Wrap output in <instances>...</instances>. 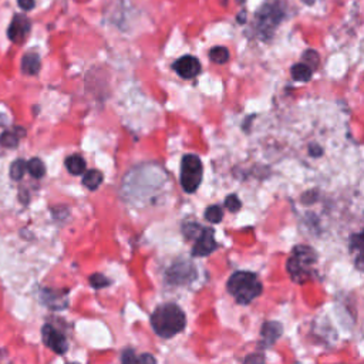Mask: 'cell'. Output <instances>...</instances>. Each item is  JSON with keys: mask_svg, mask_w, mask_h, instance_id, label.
Returning <instances> with one entry per match:
<instances>
[{"mask_svg": "<svg viewBox=\"0 0 364 364\" xmlns=\"http://www.w3.org/2000/svg\"><path fill=\"white\" fill-rule=\"evenodd\" d=\"M317 260L316 252L310 246L299 245L293 249V253L287 260V272L293 282L305 283L306 280H310L313 275L316 273L313 266Z\"/></svg>", "mask_w": 364, "mask_h": 364, "instance_id": "obj_3", "label": "cell"}, {"mask_svg": "<svg viewBox=\"0 0 364 364\" xmlns=\"http://www.w3.org/2000/svg\"><path fill=\"white\" fill-rule=\"evenodd\" d=\"M309 154H310L311 157H322V154H323V148L322 147H319L317 144H310V147H309Z\"/></svg>", "mask_w": 364, "mask_h": 364, "instance_id": "obj_30", "label": "cell"}, {"mask_svg": "<svg viewBox=\"0 0 364 364\" xmlns=\"http://www.w3.org/2000/svg\"><path fill=\"white\" fill-rule=\"evenodd\" d=\"M350 243L353 251H359L360 255L364 253V230L360 232V233H357V235H353Z\"/></svg>", "mask_w": 364, "mask_h": 364, "instance_id": "obj_25", "label": "cell"}, {"mask_svg": "<svg viewBox=\"0 0 364 364\" xmlns=\"http://www.w3.org/2000/svg\"><path fill=\"white\" fill-rule=\"evenodd\" d=\"M27 169V162L23 160H16L10 167V176L13 181H20Z\"/></svg>", "mask_w": 364, "mask_h": 364, "instance_id": "obj_19", "label": "cell"}, {"mask_svg": "<svg viewBox=\"0 0 364 364\" xmlns=\"http://www.w3.org/2000/svg\"><path fill=\"white\" fill-rule=\"evenodd\" d=\"M28 28H30V22L27 20L26 16H22V14L16 16L10 27H9V31H7L9 39L14 43L22 41L27 34Z\"/></svg>", "mask_w": 364, "mask_h": 364, "instance_id": "obj_10", "label": "cell"}, {"mask_svg": "<svg viewBox=\"0 0 364 364\" xmlns=\"http://www.w3.org/2000/svg\"><path fill=\"white\" fill-rule=\"evenodd\" d=\"M90 283L94 289H103V287H107L110 284V280L103 273H94V275L90 276Z\"/></svg>", "mask_w": 364, "mask_h": 364, "instance_id": "obj_24", "label": "cell"}, {"mask_svg": "<svg viewBox=\"0 0 364 364\" xmlns=\"http://www.w3.org/2000/svg\"><path fill=\"white\" fill-rule=\"evenodd\" d=\"M290 73H292L293 80L309 81L311 79V73H313V70H311L308 64H305V63H297V64H295V66L292 67Z\"/></svg>", "mask_w": 364, "mask_h": 364, "instance_id": "obj_16", "label": "cell"}, {"mask_svg": "<svg viewBox=\"0 0 364 364\" xmlns=\"http://www.w3.org/2000/svg\"><path fill=\"white\" fill-rule=\"evenodd\" d=\"M66 167L68 172L73 175H83L85 172V161L81 155H71L66 160Z\"/></svg>", "mask_w": 364, "mask_h": 364, "instance_id": "obj_14", "label": "cell"}, {"mask_svg": "<svg viewBox=\"0 0 364 364\" xmlns=\"http://www.w3.org/2000/svg\"><path fill=\"white\" fill-rule=\"evenodd\" d=\"M243 364H265V357L262 354H251L245 359Z\"/></svg>", "mask_w": 364, "mask_h": 364, "instance_id": "obj_28", "label": "cell"}, {"mask_svg": "<svg viewBox=\"0 0 364 364\" xmlns=\"http://www.w3.org/2000/svg\"><path fill=\"white\" fill-rule=\"evenodd\" d=\"M195 269L189 263H175L167 272V282L169 284H187L195 279Z\"/></svg>", "mask_w": 364, "mask_h": 364, "instance_id": "obj_6", "label": "cell"}, {"mask_svg": "<svg viewBox=\"0 0 364 364\" xmlns=\"http://www.w3.org/2000/svg\"><path fill=\"white\" fill-rule=\"evenodd\" d=\"M222 218H224V211L218 205H212L205 211V219L211 224H219Z\"/></svg>", "mask_w": 364, "mask_h": 364, "instance_id": "obj_20", "label": "cell"}, {"mask_svg": "<svg viewBox=\"0 0 364 364\" xmlns=\"http://www.w3.org/2000/svg\"><path fill=\"white\" fill-rule=\"evenodd\" d=\"M319 61H320V57H319L317 52H314V50H306L303 53V63L308 64L311 70L319 66Z\"/></svg>", "mask_w": 364, "mask_h": 364, "instance_id": "obj_23", "label": "cell"}, {"mask_svg": "<svg viewBox=\"0 0 364 364\" xmlns=\"http://www.w3.org/2000/svg\"><path fill=\"white\" fill-rule=\"evenodd\" d=\"M138 364H157V360H155L154 356L145 353V354H142V356L138 357Z\"/></svg>", "mask_w": 364, "mask_h": 364, "instance_id": "obj_29", "label": "cell"}, {"mask_svg": "<svg viewBox=\"0 0 364 364\" xmlns=\"http://www.w3.org/2000/svg\"><path fill=\"white\" fill-rule=\"evenodd\" d=\"M103 179H104L103 174L98 169H90L83 176V184H84L85 188H88L90 191H95L103 184Z\"/></svg>", "mask_w": 364, "mask_h": 364, "instance_id": "obj_15", "label": "cell"}, {"mask_svg": "<svg viewBox=\"0 0 364 364\" xmlns=\"http://www.w3.org/2000/svg\"><path fill=\"white\" fill-rule=\"evenodd\" d=\"M216 249V241L214 238V230L209 228H203L201 236L196 239V243L192 248L194 256H208Z\"/></svg>", "mask_w": 364, "mask_h": 364, "instance_id": "obj_8", "label": "cell"}, {"mask_svg": "<svg viewBox=\"0 0 364 364\" xmlns=\"http://www.w3.org/2000/svg\"><path fill=\"white\" fill-rule=\"evenodd\" d=\"M184 235L187 239H198L202 233L203 228L198 224H185L184 225Z\"/></svg>", "mask_w": 364, "mask_h": 364, "instance_id": "obj_22", "label": "cell"}, {"mask_svg": "<svg viewBox=\"0 0 364 364\" xmlns=\"http://www.w3.org/2000/svg\"><path fill=\"white\" fill-rule=\"evenodd\" d=\"M22 70L27 76H36L40 70V57L36 53H28L22 60Z\"/></svg>", "mask_w": 364, "mask_h": 364, "instance_id": "obj_13", "label": "cell"}, {"mask_svg": "<svg viewBox=\"0 0 364 364\" xmlns=\"http://www.w3.org/2000/svg\"><path fill=\"white\" fill-rule=\"evenodd\" d=\"M27 171L28 174L34 178H41L46 174V167L43 161H40L39 158H31L30 161L27 162Z\"/></svg>", "mask_w": 364, "mask_h": 364, "instance_id": "obj_18", "label": "cell"}, {"mask_svg": "<svg viewBox=\"0 0 364 364\" xmlns=\"http://www.w3.org/2000/svg\"><path fill=\"white\" fill-rule=\"evenodd\" d=\"M283 333V327L279 322H266L262 326V330H260V335L263 338V346L265 347H269L272 346L278 338L282 336Z\"/></svg>", "mask_w": 364, "mask_h": 364, "instance_id": "obj_11", "label": "cell"}, {"mask_svg": "<svg viewBox=\"0 0 364 364\" xmlns=\"http://www.w3.org/2000/svg\"><path fill=\"white\" fill-rule=\"evenodd\" d=\"M43 340L47 347H50L54 353L57 354H64L68 349V343L66 340V336L57 332L53 326L46 324L43 327Z\"/></svg>", "mask_w": 364, "mask_h": 364, "instance_id": "obj_7", "label": "cell"}, {"mask_svg": "<svg viewBox=\"0 0 364 364\" xmlns=\"http://www.w3.org/2000/svg\"><path fill=\"white\" fill-rule=\"evenodd\" d=\"M174 68L182 79H194L201 71V63L194 56H184L174 63Z\"/></svg>", "mask_w": 364, "mask_h": 364, "instance_id": "obj_9", "label": "cell"}, {"mask_svg": "<svg viewBox=\"0 0 364 364\" xmlns=\"http://www.w3.org/2000/svg\"><path fill=\"white\" fill-rule=\"evenodd\" d=\"M41 302L50 309H66L67 297L54 290H41Z\"/></svg>", "mask_w": 364, "mask_h": 364, "instance_id": "obj_12", "label": "cell"}, {"mask_svg": "<svg viewBox=\"0 0 364 364\" xmlns=\"http://www.w3.org/2000/svg\"><path fill=\"white\" fill-rule=\"evenodd\" d=\"M283 19V12L278 4H266L257 13V23L262 36L270 37L275 27L278 26Z\"/></svg>", "mask_w": 364, "mask_h": 364, "instance_id": "obj_5", "label": "cell"}, {"mask_svg": "<svg viewBox=\"0 0 364 364\" xmlns=\"http://www.w3.org/2000/svg\"><path fill=\"white\" fill-rule=\"evenodd\" d=\"M302 1H303V3H306V4H309V6L314 3V0H302Z\"/></svg>", "mask_w": 364, "mask_h": 364, "instance_id": "obj_33", "label": "cell"}, {"mask_svg": "<svg viewBox=\"0 0 364 364\" xmlns=\"http://www.w3.org/2000/svg\"><path fill=\"white\" fill-rule=\"evenodd\" d=\"M68 364H77V363H68Z\"/></svg>", "mask_w": 364, "mask_h": 364, "instance_id": "obj_34", "label": "cell"}, {"mask_svg": "<svg viewBox=\"0 0 364 364\" xmlns=\"http://www.w3.org/2000/svg\"><path fill=\"white\" fill-rule=\"evenodd\" d=\"M19 6L23 10H31L34 7V0H19Z\"/></svg>", "mask_w": 364, "mask_h": 364, "instance_id": "obj_31", "label": "cell"}, {"mask_svg": "<svg viewBox=\"0 0 364 364\" xmlns=\"http://www.w3.org/2000/svg\"><path fill=\"white\" fill-rule=\"evenodd\" d=\"M225 206L229 209L230 212H236V211H239V209H241L242 203H241V201L238 199V196H236V195H229V196L225 199Z\"/></svg>", "mask_w": 364, "mask_h": 364, "instance_id": "obj_26", "label": "cell"}, {"mask_svg": "<svg viewBox=\"0 0 364 364\" xmlns=\"http://www.w3.org/2000/svg\"><path fill=\"white\" fill-rule=\"evenodd\" d=\"M228 292L239 305H249L262 293V283L252 272H236L228 280Z\"/></svg>", "mask_w": 364, "mask_h": 364, "instance_id": "obj_2", "label": "cell"}, {"mask_svg": "<svg viewBox=\"0 0 364 364\" xmlns=\"http://www.w3.org/2000/svg\"><path fill=\"white\" fill-rule=\"evenodd\" d=\"M356 266H357V269L364 270V253H362L360 256L356 259Z\"/></svg>", "mask_w": 364, "mask_h": 364, "instance_id": "obj_32", "label": "cell"}, {"mask_svg": "<svg viewBox=\"0 0 364 364\" xmlns=\"http://www.w3.org/2000/svg\"><path fill=\"white\" fill-rule=\"evenodd\" d=\"M0 144H1V147H6V148H14L19 144V137L14 133L4 131L0 135Z\"/></svg>", "mask_w": 364, "mask_h": 364, "instance_id": "obj_21", "label": "cell"}, {"mask_svg": "<svg viewBox=\"0 0 364 364\" xmlns=\"http://www.w3.org/2000/svg\"><path fill=\"white\" fill-rule=\"evenodd\" d=\"M209 58L216 63V64H225L228 60H229V52L226 47H222V46H218V47H214L211 49L209 52Z\"/></svg>", "mask_w": 364, "mask_h": 364, "instance_id": "obj_17", "label": "cell"}, {"mask_svg": "<svg viewBox=\"0 0 364 364\" xmlns=\"http://www.w3.org/2000/svg\"><path fill=\"white\" fill-rule=\"evenodd\" d=\"M121 364H138V357L135 356L134 350L127 349L121 354Z\"/></svg>", "mask_w": 364, "mask_h": 364, "instance_id": "obj_27", "label": "cell"}, {"mask_svg": "<svg viewBox=\"0 0 364 364\" xmlns=\"http://www.w3.org/2000/svg\"><path fill=\"white\" fill-rule=\"evenodd\" d=\"M185 313L174 303L162 305L151 314V326L160 337H174L185 329Z\"/></svg>", "mask_w": 364, "mask_h": 364, "instance_id": "obj_1", "label": "cell"}, {"mask_svg": "<svg viewBox=\"0 0 364 364\" xmlns=\"http://www.w3.org/2000/svg\"><path fill=\"white\" fill-rule=\"evenodd\" d=\"M202 174L203 168L201 160L194 154L185 155L181 164V185L184 191L192 194L199 188V184L202 181Z\"/></svg>", "mask_w": 364, "mask_h": 364, "instance_id": "obj_4", "label": "cell"}]
</instances>
